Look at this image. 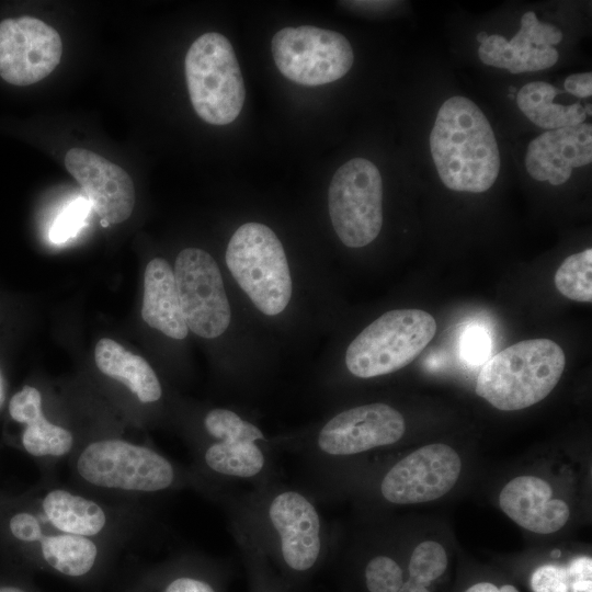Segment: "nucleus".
Wrapping results in <instances>:
<instances>
[{
    "label": "nucleus",
    "instance_id": "obj_1",
    "mask_svg": "<svg viewBox=\"0 0 592 592\" xmlns=\"http://www.w3.org/2000/svg\"><path fill=\"white\" fill-rule=\"evenodd\" d=\"M430 149L437 174L449 190L482 193L498 178L500 152L491 125L465 96H452L441 105Z\"/></svg>",
    "mask_w": 592,
    "mask_h": 592
},
{
    "label": "nucleus",
    "instance_id": "obj_2",
    "mask_svg": "<svg viewBox=\"0 0 592 592\" xmlns=\"http://www.w3.org/2000/svg\"><path fill=\"white\" fill-rule=\"evenodd\" d=\"M565 364V353L553 340H523L483 364L475 391L499 410L525 409L553 391Z\"/></svg>",
    "mask_w": 592,
    "mask_h": 592
},
{
    "label": "nucleus",
    "instance_id": "obj_3",
    "mask_svg": "<svg viewBox=\"0 0 592 592\" xmlns=\"http://www.w3.org/2000/svg\"><path fill=\"white\" fill-rule=\"evenodd\" d=\"M227 266L241 289L264 315L275 316L288 305L293 283L282 242L264 224L246 223L231 236Z\"/></svg>",
    "mask_w": 592,
    "mask_h": 592
},
{
    "label": "nucleus",
    "instance_id": "obj_4",
    "mask_svg": "<svg viewBox=\"0 0 592 592\" xmlns=\"http://www.w3.org/2000/svg\"><path fill=\"white\" fill-rule=\"evenodd\" d=\"M191 103L206 123L227 125L240 114L246 89L230 42L217 32L196 38L185 56Z\"/></svg>",
    "mask_w": 592,
    "mask_h": 592
},
{
    "label": "nucleus",
    "instance_id": "obj_5",
    "mask_svg": "<svg viewBox=\"0 0 592 592\" xmlns=\"http://www.w3.org/2000/svg\"><path fill=\"white\" fill-rule=\"evenodd\" d=\"M437 325L421 309H396L383 314L349 344L345 365L360 378L383 376L411 363L430 343Z\"/></svg>",
    "mask_w": 592,
    "mask_h": 592
},
{
    "label": "nucleus",
    "instance_id": "obj_6",
    "mask_svg": "<svg viewBox=\"0 0 592 592\" xmlns=\"http://www.w3.org/2000/svg\"><path fill=\"white\" fill-rule=\"evenodd\" d=\"M257 508L263 544H273L289 569H311L325 544L322 520L315 503L305 493L284 488L264 496Z\"/></svg>",
    "mask_w": 592,
    "mask_h": 592
},
{
    "label": "nucleus",
    "instance_id": "obj_7",
    "mask_svg": "<svg viewBox=\"0 0 592 592\" xmlns=\"http://www.w3.org/2000/svg\"><path fill=\"white\" fill-rule=\"evenodd\" d=\"M328 205L343 244L361 248L375 240L383 226V180L377 167L364 158L342 164L331 179Z\"/></svg>",
    "mask_w": 592,
    "mask_h": 592
},
{
    "label": "nucleus",
    "instance_id": "obj_8",
    "mask_svg": "<svg viewBox=\"0 0 592 592\" xmlns=\"http://www.w3.org/2000/svg\"><path fill=\"white\" fill-rule=\"evenodd\" d=\"M271 52L284 77L309 87L339 80L354 60L345 36L311 25L280 30L271 41Z\"/></svg>",
    "mask_w": 592,
    "mask_h": 592
},
{
    "label": "nucleus",
    "instance_id": "obj_9",
    "mask_svg": "<svg viewBox=\"0 0 592 592\" xmlns=\"http://www.w3.org/2000/svg\"><path fill=\"white\" fill-rule=\"evenodd\" d=\"M77 469L92 485L136 491H159L174 480V469L157 452L121 440L90 444L80 455Z\"/></svg>",
    "mask_w": 592,
    "mask_h": 592
},
{
    "label": "nucleus",
    "instance_id": "obj_10",
    "mask_svg": "<svg viewBox=\"0 0 592 592\" xmlns=\"http://www.w3.org/2000/svg\"><path fill=\"white\" fill-rule=\"evenodd\" d=\"M173 273L187 329L205 339L223 334L230 323L231 310L213 257L198 248L183 249Z\"/></svg>",
    "mask_w": 592,
    "mask_h": 592
},
{
    "label": "nucleus",
    "instance_id": "obj_11",
    "mask_svg": "<svg viewBox=\"0 0 592 592\" xmlns=\"http://www.w3.org/2000/svg\"><path fill=\"white\" fill-rule=\"evenodd\" d=\"M61 54L60 35L42 20L24 15L0 22V76L7 82L41 81L58 66Z\"/></svg>",
    "mask_w": 592,
    "mask_h": 592
},
{
    "label": "nucleus",
    "instance_id": "obj_12",
    "mask_svg": "<svg viewBox=\"0 0 592 592\" xmlns=\"http://www.w3.org/2000/svg\"><path fill=\"white\" fill-rule=\"evenodd\" d=\"M462 469L458 454L448 445L422 446L397 462L384 476L380 492L395 504L432 501L447 493Z\"/></svg>",
    "mask_w": 592,
    "mask_h": 592
},
{
    "label": "nucleus",
    "instance_id": "obj_13",
    "mask_svg": "<svg viewBox=\"0 0 592 592\" xmlns=\"http://www.w3.org/2000/svg\"><path fill=\"white\" fill-rule=\"evenodd\" d=\"M403 415L395 408L373 402L341 411L327 421L316 437L321 455L349 456L398 442L405 434Z\"/></svg>",
    "mask_w": 592,
    "mask_h": 592
},
{
    "label": "nucleus",
    "instance_id": "obj_14",
    "mask_svg": "<svg viewBox=\"0 0 592 592\" xmlns=\"http://www.w3.org/2000/svg\"><path fill=\"white\" fill-rule=\"evenodd\" d=\"M207 433L216 441L204 454L206 466L216 474L232 479H254L267 466V457L261 442L263 432L235 411L217 408L205 419Z\"/></svg>",
    "mask_w": 592,
    "mask_h": 592
},
{
    "label": "nucleus",
    "instance_id": "obj_15",
    "mask_svg": "<svg viewBox=\"0 0 592 592\" xmlns=\"http://www.w3.org/2000/svg\"><path fill=\"white\" fill-rule=\"evenodd\" d=\"M65 166L82 187L102 227L129 218L135 206V187L123 168L83 148L68 150Z\"/></svg>",
    "mask_w": 592,
    "mask_h": 592
},
{
    "label": "nucleus",
    "instance_id": "obj_16",
    "mask_svg": "<svg viewBox=\"0 0 592 592\" xmlns=\"http://www.w3.org/2000/svg\"><path fill=\"white\" fill-rule=\"evenodd\" d=\"M562 39L556 26L542 23L534 12H526L521 19L520 31L511 38L494 34L480 44V60L511 73L539 71L553 67L559 58L554 45Z\"/></svg>",
    "mask_w": 592,
    "mask_h": 592
},
{
    "label": "nucleus",
    "instance_id": "obj_17",
    "mask_svg": "<svg viewBox=\"0 0 592 592\" xmlns=\"http://www.w3.org/2000/svg\"><path fill=\"white\" fill-rule=\"evenodd\" d=\"M592 161V127L582 123L572 127L547 130L527 146L525 168L536 181L551 185L566 183L573 168Z\"/></svg>",
    "mask_w": 592,
    "mask_h": 592
},
{
    "label": "nucleus",
    "instance_id": "obj_18",
    "mask_svg": "<svg viewBox=\"0 0 592 592\" xmlns=\"http://www.w3.org/2000/svg\"><path fill=\"white\" fill-rule=\"evenodd\" d=\"M551 496L547 481L520 476L503 487L499 505L517 525L537 534H550L560 530L570 516L568 504Z\"/></svg>",
    "mask_w": 592,
    "mask_h": 592
},
{
    "label": "nucleus",
    "instance_id": "obj_19",
    "mask_svg": "<svg viewBox=\"0 0 592 592\" xmlns=\"http://www.w3.org/2000/svg\"><path fill=\"white\" fill-rule=\"evenodd\" d=\"M141 317L169 338L182 340L187 335L174 273L164 259H152L145 269Z\"/></svg>",
    "mask_w": 592,
    "mask_h": 592
},
{
    "label": "nucleus",
    "instance_id": "obj_20",
    "mask_svg": "<svg viewBox=\"0 0 592 592\" xmlns=\"http://www.w3.org/2000/svg\"><path fill=\"white\" fill-rule=\"evenodd\" d=\"M9 412L13 420L26 425L22 435L24 448L34 456H61L72 446L71 433L50 423L42 410L39 391L24 386L10 400Z\"/></svg>",
    "mask_w": 592,
    "mask_h": 592
},
{
    "label": "nucleus",
    "instance_id": "obj_21",
    "mask_svg": "<svg viewBox=\"0 0 592 592\" xmlns=\"http://www.w3.org/2000/svg\"><path fill=\"white\" fill-rule=\"evenodd\" d=\"M98 368L106 376L123 383L141 402H155L162 390L151 366L112 339L99 340L94 349Z\"/></svg>",
    "mask_w": 592,
    "mask_h": 592
},
{
    "label": "nucleus",
    "instance_id": "obj_22",
    "mask_svg": "<svg viewBox=\"0 0 592 592\" xmlns=\"http://www.w3.org/2000/svg\"><path fill=\"white\" fill-rule=\"evenodd\" d=\"M561 91L550 83L536 81L523 86L516 93V104L535 125L546 129L572 127L584 123L587 114L581 104L553 103Z\"/></svg>",
    "mask_w": 592,
    "mask_h": 592
},
{
    "label": "nucleus",
    "instance_id": "obj_23",
    "mask_svg": "<svg viewBox=\"0 0 592 592\" xmlns=\"http://www.w3.org/2000/svg\"><path fill=\"white\" fill-rule=\"evenodd\" d=\"M43 510L55 527L73 535H95L106 521L96 503L65 490L48 492L43 500Z\"/></svg>",
    "mask_w": 592,
    "mask_h": 592
},
{
    "label": "nucleus",
    "instance_id": "obj_24",
    "mask_svg": "<svg viewBox=\"0 0 592 592\" xmlns=\"http://www.w3.org/2000/svg\"><path fill=\"white\" fill-rule=\"evenodd\" d=\"M44 559L57 571L79 577L86 574L94 565L98 549L86 536L67 534L41 539Z\"/></svg>",
    "mask_w": 592,
    "mask_h": 592
},
{
    "label": "nucleus",
    "instance_id": "obj_25",
    "mask_svg": "<svg viewBox=\"0 0 592 592\" xmlns=\"http://www.w3.org/2000/svg\"><path fill=\"white\" fill-rule=\"evenodd\" d=\"M592 249L568 257L555 273L554 282L565 297L582 303L592 301Z\"/></svg>",
    "mask_w": 592,
    "mask_h": 592
},
{
    "label": "nucleus",
    "instance_id": "obj_26",
    "mask_svg": "<svg viewBox=\"0 0 592 592\" xmlns=\"http://www.w3.org/2000/svg\"><path fill=\"white\" fill-rule=\"evenodd\" d=\"M447 567L444 547L433 540L420 543L412 551L409 562V579L426 587L440 578Z\"/></svg>",
    "mask_w": 592,
    "mask_h": 592
},
{
    "label": "nucleus",
    "instance_id": "obj_27",
    "mask_svg": "<svg viewBox=\"0 0 592 592\" xmlns=\"http://www.w3.org/2000/svg\"><path fill=\"white\" fill-rule=\"evenodd\" d=\"M365 581L369 592H398L403 583L402 570L390 557L377 556L365 568Z\"/></svg>",
    "mask_w": 592,
    "mask_h": 592
},
{
    "label": "nucleus",
    "instance_id": "obj_28",
    "mask_svg": "<svg viewBox=\"0 0 592 592\" xmlns=\"http://www.w3.org/2000/svg\"><path fill=\"white\" fill-rule=\"evenodd\" d=\"M90 209L92 208L87 198L78 197L72 201L54 220L49 239L54 243H61L72 238L84 225Z\"/></svg>",
    "mask_w": 592,
    "mask_h": 592
},
{
    "label": "nucleus",
    "instance_id": "obj_29",
    "mask_svg": "<svg viewBox=\"0 0 592 592\" xmlns=\"http://www.w3.org/2000/svg\"><path fill=\"white\" fill-rule=\"evenodd\" d=\"M533 592H570L567 569L557 565L537 568L531 578Z\"/></svg>",
    "mask_w": 592,
    "mask_h": 592
},
{
    "label": "nucleus",
    "instance_id": "obj_30",
    "mask_svg": "<svg viewBox=\"0 0 592 592\" xmlns=\"http://www.w3.org/2000/svg\"><path fill=\"white\" fill-rule=\"evenodd\" d=\"M571 592H592V559L581 556L566 568Z\"/></svg>",
    "mask_w": 592,
    "mask_h": 592
},
{
    "label": "nucleus",
    "instance_id": "obj_31",
    "mask_svg": "<svg viewBox=\"0 0 592 592\" xmlns=\"http://www.w3.org/2000/svg\"><path fill=\"white\" fill-rule=\"evenodd\" d=\"M10 530L14 537L23 542H35L43 538L39 522L30 513H18L12 516Z\"/></svg>",
    "mask_w": 592,
    "mask_h": 592
},
{
    "label": "nucleus",
    "instance_id": "obj_32",
    "mask_svg": "<svg viewBox=\"0 0 592 592\" xmlns=\"http://www.w3.org/2000/svg\"><path fill=\"white\" fill-rule=\"evenodd\" d=\"M565 89L567 92L578 96L588 98L592 94V73H574L570 75L565 80Z\"/></svg>",
    "mask_w": 592,
    "mask_h": 592
},
{
    "label": "nucleus",
    "instance_id": "obj_33",
    "mask_svg": "<svg viewBox=\"0 0 592 592\" xmlns=\"http://www.w3.org/2000/svg\"><path fill=\"white\" fill-rule=\"evenodd\" d=\"M164 592H215L205 581L194 578H178L173 580Z\"/></svg>",
    "mask_w": 592,
    "mask_h": 592
},
{
    "label": "nucleus",
    "instance_id": "obj_34",
    "mask_svg": "<svg viewBox=\"0 0 592 592\" xmlns=\"http://www.w3.org/2000/svg\"><path fill=\"white\" fill-rule=\"evenodd\" d=\"M465 592H519L513 585L505 584L501 588L489 582H480L471 585Z\"/></svg>",
    "mask_w": 592,
    "mask_h": 592
},
{
    "label": "nucleus",
    "instance_id": "obj_35",
    "mask_svg": "<svg viewBox=\"0 0 592 592\" xmlns=\"http://www.w3.org/2000/svg\"><path fill=\"white\" fill-rule=\"evenodd\" d=\"M352 7L363 8V9H383L394 4L392 1H350L346 2Z\"/></svg>",
    "mask_w": 592,
    "mask_h": 592
},
{
    "label": "nucleus",
    "instance_id": "obj_36",
    "mask_svg": "<svg viewBox=\"0 0 592 592\" xmlns=\"http://www.w3.org/2000/svg\"><path fill=\"white\" fill-rule=\"evenodd\" d=\"M398 592H430V591L426 589V587L413 581L412 579H408L406 582L402 583Z\"/></svg>",
    "mask_w": 592,
    "mask_h": 592
},
{
    "label": "nucleus",
    "instance_id": "obj_37",
    "mask_svg": "<svg viewBox=\"0 0 592 592\" xmlns=\"http://www.w3.org/2000/svg\"><path fill=\"white\" fill-rule=\"evenodd\" d=\"M476 38L480 44H482L488 38V34L486 32H479Z\"/></svg>",
    "mask_w": 592,
    "mask_h": 592
},
{
    "label": "nucleus",
    "instance_id": "obj_38",
    "mask_svg": "<svg viewBox=\"0 0 592 592\" xmlns=\"http://www.w3.org/2000/svg\"><path fill=\"white\" fill-rule=\"evenodd\" d=\"M0 592H23V591L13 587H3V588H0Z\"/></svg>",
    "mask_w": 592,
    "mask_h": 592
},
{
    "label": "nucleus",
    "instance_id": "obj_39",
    "mask_svg": "<svg viewBox=\"0 0 592 592\" xmlns=\"http://www.w3.org/2000/svg\"><path fill=\"white\" fill-rule=\"evenodd\" d=\"M583 109H584L585 114L591 116V104L590 103L587 104L585 107H583Z\"/></svg>",
    "mask_w": 592,
    "mask_h": 592
},
{
    "label": "nucleus",
    "instance_id": "obj_40",
    "mask_svg": "<svg viewBox=\"0 0 592 592\" xmlns=\"http://www.w3.org/2000/svg\"><path fill=\"white\" fill-rule=\"evenodd\" d=\"M509 90L511 92L510 94L514 95V93H517V90L514 87H510Z\"/></svg>",
    "mask_w": 592,
    "mask_h": 592
},
{
    "label": "nucleus",
    "instance_id": "obj_41",
    "mask_svg": "<svg viewBox=\"0 0 592 592\" xmlns=\"http://www.w3.org/2000/svg\"><path fill=\"white\" fill-rule=\"evenodd\" d=\"M559 555H560L559 550H554L551 553V556H554V557H559Z\"/></svg>",
    "mask_w": 592,
    "mask_h": 592
}]
</instances>
